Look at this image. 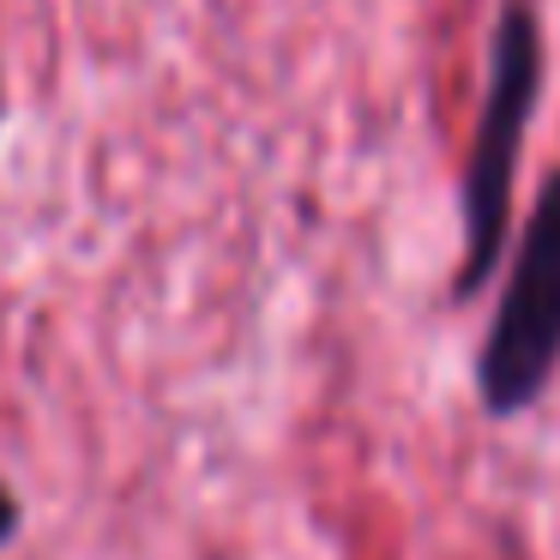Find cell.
<instances>
[{"label": "cell", "mask_w": 560, "mask_h": 560, "mask_svg": "<svg viewBox=\"0 0 560 560\" xmlns=\"http://www.w3.org/2000/svg\"><path fill=\"white\" fill-rule=\"evenodd\" d=\"M536 85H542L536 13L530 7H506L494 25V43H488V91H482V115H476L470 158H464V182H458L464 266L452 278L458 295H476L488 283V271L500 266L512 182H518V158H524V127L536 115Z\"/></svg>", "instance_id": "cell-1"}, {"label": "cell", "mask_w": 560, "mask_h": 560, "mask_svg": "<svg viewBox=\"0 0 560 560\" xmlns=\"http://www.w3.org/2000/svg\"><path fill=\"white\" fill-rule=\"evenodd\" d=\"M560 368V170L536 194L518 235L506 290L476 355V392L488 416H524Z\"/></svg>", "instance_id": "cell-2"}, {"label": "cell", "mask_w": 560, "mask_h": 560, "mask_svg": "<svg viewBox=\"0 0 560 560\" xmlns=\"http://www.w3.org/2000/svg\"><path fill=\"white\" fill-rule=\"evenodd\" d=\"M19 518H25V506H19V494H13V488L0 482V548H7V542L19 536Z\"/></svg>", "instance_id": "cell-3"}, {"label": "cell", "mask_w": 560, "mask_h": 560, "mask_svg": "<svg viewBox=\"0 0 560 560\" xmlns=\"http://www.w3.org/2000/svg\"><path fill=\"white\" fill-rule=\"evenodd\" d=\"M0 121H7V91H0Z\"/></svg>", "instance_id": "cell-4"}]
</instances>
